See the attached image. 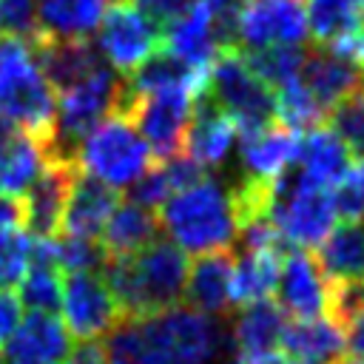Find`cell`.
<instances>
[{
    "label": "cell",
    "mask_w": 364,
    "mask_h": 364,
    "mask_svg": "<svg viewBox=\"0 0 364 364\" xmlns=\"http://www.w3.org/2000/svg\"><path fill=\"white\" fill-rule=\"evenodd\" d=\"M11 128H14V125H9L6 119H0V142H3V139H6L9 134H11Z\"/></svg>",
    "instance_id": "cell-43"
},
{
    "label": "cell",
    "mask_w": 364,
    "mask_h": 364,
    "mask_svg": "<svg viewBox=\"0 0 364 364\" xmlns=\"http://www.w3.org/2000/svg\"><path fill=\"white\" fill-rule=\"evenodd\" d=\"M57 242V262L63 273H82V270H100L105 262V253L97 239H77V236H54Z\"/></svg>",
    "instance_id": "cell-33"
},
{
    "label": "cell",
    "mask_w": 364,
    "mask_h": 364,
    "mask_svg": "<svg viewBox=\"0 0 364 364\" xmlns=\"http://www.w3.org/2000/svg\"><path fill=\"white\" fill-rule=\"evenodd\" d=\"M154 239H159L156 210L142 208V205L128 199V202H117V208L111 210L108 222L102 225L97 242H100L105 259H117V256L139 253Z\"/></svg>",
    "instance_id": "cell-24"
},
{
    "label": "cell",
    "mask_w": 364,
    "mask_h": 364,
    "mask_svg": "<svg viewBox=\"0 0 364 364\" xmlns=\"http://www.w3.org/2000/svg\"><path fill=\"white\" fill-rule=\"evenodd\" d=\"M74 338L63 318L46 310H28L0 347V364H68Z\"/></svg>",
    "instance_id": "cell-12"
},
{
    "label": "cell",
    "mask_w": 364,
    "mask_h": 364,
    "mask_svg": "<svg viewBox=\"0 0 364 364\" xmlns=\"http://www.w3.org/2000/svg\"><path fill=\"white\" fill-rule=\"evenodd\" d=\"M313 259L327 282L364 279V222L333 225L330 233L316 245Z\"/></svg>",
    "instance_id": "cell-27"
},
{
    "label": "cell",
    "mask_w": 364,
    "mask_h": 364,
    "mask_svg": "<svg viewBox=\"0 0 364 364\" xmlns=\"http://www.w3.org/2000/svg\"><path fill=\"white\" fill-rule=\"evenodd\" d=\"M23 304L17 299V290L14 287H0V347L6 344V338L14 333V327L20 324L23 318Z\"/></svg>",
    "instance_id": "cell-39"
},
{
    "label": "cell",
    "mask_w": 364,
    "mask_h": 364,
    "mask_svg": "<svg viewBox=\"0 0 364 364\" xmlns=\"http://www.w3.org/2000/svg\"><path fill=\"white\" fill-rule=\"evenodd\" d=\"M97 28V51L117 74L131 77L154 54L162 51L159 28L136 9L134 0L111 3V9L102 11Z\"/></svg>",
    "instance_id": "cell-9"
},
{
    "label": "cell",
    "mask_w": 364,
    "mask_h": 364,
    "mask_svg": "<svg viewBox=\"0 0 364 364\" xmlns=\"http://www.w3.org/2000/svg\"><path fill=\"white\" fill-rule=\"evenodd\" d=\"M236 139H239V128H236L233 117L228 111H222L208 94H202L193 102L182 154H188L205 171L208 168H222L225 159L230 156Z\"/></svg>",
    "instance_id": "cell-17"
},
{
    "label": "cell",
    "mask_w": 364,
    "mask_h": 364,
    "mask_svg": "<svg viewBox=\"0 0 364 364\" xmlns=\"http://www.w3.org/2000/svg\"><path fill=\"white\" fill-rule=\"evenodd\" d=\"M279 347L296 364H336L347 353V336L330 316L287 318Z\"/></svg>",
    "instance_id": "cell-20"
},
{
    "label": "cell",
    "mask_w": 364,
    "mask_h": 364,
    "mask_svg": "<svg viewBox=\"0 0 364 364\" xmlns=\"http://www.w3.org/2000/svg\"><path fill=\"white\" fill-rule=\"evenodd\" d=\"M136 3V9L159 28V34L188 9V3L191 0H134Z\"/></svg>",
    "instance_id": "cell-37"
},
{
    "label": "cell",
    "mask_w": 364,
    "mask_h": 364,
    "mask_svg": "<svg viewBox=\"0 0 364 364\" xmlns=\"http://www.w3.org/2000/svg\"><path fill=\"white\" fill-rule=\"evenodd\" d=\"M284 321H287V313L279 307L276 299H264V301L242 307L239 318L233 321V333H230L236 364H242L245 358H253L259 353L276 350L282 341Z\"/></svg>",
    "instance_id": "cell-26"
},
{
    "label": "cell",
    "mask_w": 364,
    "mask_h": 364,
    "mask_svg": "<svg viewBox=\"0 0 364 364\" xmlns=\"http://www.w3.org/2000/svg\"><path fill=\"white\" fill-rule=\"evenodd\" d=\"M117 202H119V193L114 188L77 171L71 191H68V199H65V208H63V216H60V233L57 236L100 239V230L108 222Z\"/></svg>",
    "instance_id": "cell-18"
},
{
    "label": "cell",
    "mask_w": 364,
    "mask_h": 364,
    "mask_svg": "<svg viewBox=\"0 0 364 364\" xmlns=\"http://www.w3.org/2000/svg\"><path fill=\"white\" fill-rule=\"evenodd\" d=\"M270 219L279 228L287 247L310 250L330 233V228L338 219L333 205V191L304 185L299 176L284 173L276 182Z\"/></svg>",
    "instance_id": "cell-8"
},
{
    "label": "cell",
    "mask_w": 364,
    "mask_h": 364,
    "mask_svg": "<svg viewBox=\"0 0 364 364\" xmlns=\"http://www.w3.org/2000/svg\"><path fill=\"white\" fill-rule=\"evenodd\" d=\"M284 250H242L233 256L230 270V304L247 307L276 296Z\"/></svg>",
    "instance_id": "cell-25"
},
{
    "label": "cell",
    "mask_w": 364,
    "mask_h": 364,
    "mask_svg": "<svg viewBox=\"0 0 364 364\" xmlns=\"http://www.w3.org/2000/svg\"><path fill=\"white\" fill-rule=\"evenodd\" d=\"M171 196V185L165 179V171L159 162H154L134 185H131V202L142 205V208H151V210H159V205Z\"/></svg>",
    "instance_id": "cell-36"
},
{
    "label": "cell",
    "mask_w": 364,
    "mask_h": 364,
    "mask_svg": "<svg viewBox=\"0 0 364 364\" xmlns=\"http://www.w3.org/2000/svg\"><path fill=\"white\" fill-rule=\"evenodd\" d=\"M242 364H296L282 347H276V350H267V353H259V355H253V358H245Z\"/></svg>",
    "instance_id": "cell-42"
},
{
    "label": "cell",
    "mask_w": 364,
    "mask_h": 364,
    "mask_svg": "<svg viewBox=\"0 0 364 364\" xmlns=\"http://www.w3.org/2000/svg\"><path fill=\"white\" fill-rule=\"evenodd\" d=\"M31 253V233H6L0 236V287H17L28 270Z\"/></svg>",
    "instance_id": "cell-34"
},
{
    "label": "cell",
    "mask_w": 364,
    "mask_h": 364,
    "mask_svg": "<svg viewBox=\"0 0 364 364\" xmlns=\"http://www.w3.org/2000/svg\"><path fill=\"white\" fill-rule=\"evenodd\" d=\"M199 97L188 85H162L151 91H128L122 85L119 108L136 125L154 162H165L185 148L193 102Z\"/></svg>",
    "instance_id": "cell-6"
},
{
    "label": "cell",
    "mask_w": 364,
    "mask_h": 364,
    "mask_svg": "<svg viewBox=\"0 0 364 364\" xmlns=\"http://www.w3.org/2000/svg\"><path fill=\"white\" fill-rule=\"evenodd\" d=\"M230 270H233V253L228 250L202 253L188 267V282L182 293L185 307L205 316L225 313L230 304Z\"/></svg>",
    "instance_id": "cell-22"
},
{
    "label": "cell",
    "mask_w": 364,
    "mask_h": 364,
    "mask_svg": "<svg viewBox=\"0 0 364 364\" xmlns=\"http://www.w3.org/2000/svg\"><path fill=\"white\" fill-rule=\"evenodd\" d=\"M333 205L341 222H364V156H353L347 173L333 188Z\"/></svg>",
    "instance_id": "cell-32"
},
{
    "label": "cell",
    "mask_w": 364,
    "mask_h": 364,
    "mask_svg": "<svg viewBox=\"0 0 364 364\" xmlns=\"http://www.w3.org/2000/svg\"><path fill=\"white\" fill-rule=\"evenodd\" d=\"M276 301L290 318H313L327 310V279L310 250L287 247L276 284Z\"/></svg>",
    "instance_id": "cell-14"
},
{
    "label": "cell",
    "mask_w": 364,
    "mask_h": 364,
    "mask_svg": "<svg viewBox=\"0 0 364 364\" xmlns=\"http://www.w3.org/2000/svg\"><path fill=\"white\" fill-rule=\"evenodd\" d=\"M188 253L173 242L154 239L131 256L105 259L100 273L122 307L125 318H145L182 304L188 282Z\"/></svg>",
    "instance_id": "cell-2"
},
{
    "label": "cell",
    "mask_w": 364,
    "mask_h": 364,
    "mask_svg": "<svg viewBox=\"0 0 364 364\" xmlns=\"http://www.w3.org/2000/svg\"><path fill=\"white\" fill-rule=\"evenodd\" d=\"M239 139H242L239 154H242L245 176L259 182H276L287 173L290 165H296L301 134L279 119H270L247 134H239Z\"/></svg>",
    "instance_id": "cell-15"
},
{
    "label": "cell",
    "mask_w": 364,
    "mask_h": 364,
    "mask_svg": "<svg viewBox=\"0 0 364 364\" xmlns=\"http://www.w3.org/2000/svg\"><path fill=\"white\" fill-rule=\"evenodd\" d=\"M307 37L316 46H330L364 26V0H310L304 6Z\"/></svg>",
    "instance_id": "cell-29"
},
{
    "label": "cell",
    "mask_w": 364,
    "mask_h": 364,
    "mask_svg": "<svg viewBox=\"0 0 364 364\" xmlns=\"http://www.w3.org/2000/svg\"><path fill=\"white\" fill-rule=\"evenodd\" d=\"M26 228V202L23 196L0 193V236L6 233H20Z\"/></svg>",
    "instance_id": "cell-38"
},
{
    "label": "cell",
    "mask_w": 364,
    "mask_h": 364,
    "mask_svg": "<svg viewBox=\"0 0 364 364\" xmlns=\"http://www.w3.org/2000/svg\"><path fill=\"white\" fill-rule=\"evenodd\" d=\"M344 336H347V350L353 353V358L364 361V310L347 324Z\"/></svg>",
    "instance_id": "cell-41"
},
{
    "label": "cell",
    "mask_w": 364,
    "mask_h": 364,
    "mask_svg": "<svg viewBox=\"0 0 364 364\" xmlns=\"http://www.w3.org/2000/svg\"><path fill=\"white\" fill-rule=\"evenodd\" d=\"M324 122L336 131V136L347 145L353 156H364V88L347 94L341 102H336Z\"/></svg>",
    "instance_id": "cell-31"
},
{
    "label": "cell",
    "mask_w": 364,
    "mask_h": 364,
    "mask_svg": "<svg viewBox=\"0 0 364 364\" xmlns=\"http://www.w3.org/2000/svg\"><path fill=\"white\" fill-rule=\"evenodd\" d=\"M350 159L353 154L347 151V145L336 136V131L327 122L307 128L304 136L299 139L296 162H299V179L304 185L333 191L347 173Z\"/></svg>",
    "instance_id": "cell-19"
},
{
    "label": "cell",
    "mask_w": 364,
    "mask_h": 364,
    "mask_svg": "<svg viewBox=\"0 0 364 364\" xmlns=\"http://www.w3.org/2000/svg\"><path fill=\"white\" fill-rule=\"evenodd\" d=\"M299 77L324 111H330L347 94L361 88V68L336 57L333 51H327L321 46H313L304 51V63H301Z\"/></svg>",
    "instance_id": "cell-23"
},
{
    "label": "cell",
    "mask_w": 364,
    "mask_h": 364,
    "mask_svg": "<svg viewBox=\"0 0 364 364\" xmlns=\"http://www.w3.org/2000/svg\"><path fill=\"white\" fill-rule=\"evenodd\" d=\"M304 51L307 48L301 46H270V48H250L242 54L262 82H267L270 88H279L282 82L301 74Z\"/></svg>",
    "instance_id": "cell-30"
},
{
    "label": "cell",
    "mask_w": 364,
    "mask_h": 364,
    "mask_svg": "<svg viewBox=\"0 0 364 364\" xmlns=\"http://www.w3.org/2000/svg\"><path fill=\"white\" fill-rule=\"evenodd\" d=\"M57 307L63 310L65 330L77 341H100L125 318L100 270L65 273Z\"/></svg>",
    "instance_id": "cell-10"
},
{
    "label": "cell",
    "mask_w": 364,
    "mask_h": 364,
    "mask_svg": "<svg viewBox=\"0 0 364 364\" xmlns=\"http://www.w3.org/2000/svg\"><path fill=\"white\" fill-rule=\"evenodd\" d=\"M222 111H228L239 128L247 134L270 119H276V94L267 82H262L253 68L247 65L242 48L225 46L210 63L208 71V91H205Z\"/></svg>",
    "instance_id": "cell-7"
},
{
    "label": "cell",
    "mask_w": 364,
    "mask_h": 364,
    "mask_svg": "<svg viewBox=\"0 0 364 364\" xmlns=\"http://www.w3.org/2000/svg\"><path fill=\"white\" fill-rule=\"evenodd\" d=\"M361 88H364V68H361Z\"/></svg>",
    "instance_id": "cell-45"
},
{
    "label": "cell",
    "mask_w": 364,
    "mask_h": 364,
    "mask_svg": "<svg viewBox=\"0 0 364 364\" xmlns=\"http://www.w3.org/2000/svg\"><path fill=\"white\" fill-rule=\"evenodd\" d=\"M77 162L71 154H54L40 176L23 193L26 202V228L37 239H54L60 233V216L77 176Z\"/></svg>",
    "instance_id": "cell-13"
},
{
    "label": "cell",
    "mask_w": 364,
    "mask_h": 364,
    "mask_svg": "<svg viewBox=\"0 0 364 364\" xmlns=\"http://www.w3.org/2000/svg\"><path fill=\"white\" fill-rule=\"evenodd\" d=\"M336 364H364V361H358V358H338Z\"/></svg>",
    "instance_id": "cell-44"
},
{
    "label": "cell",
    "mask_w": 364,
    "mask_h": 364,
    "mask_svg": "<svg viewBox=\"0 0 364 364\" xmlns=\"http://www.w3.org/2000/svg\"><path fill=\"white\" fill-rule=\"evenodd\" d=\"M54 154H60L54 142L11 128V134L0 142V193L23 196Z\"/></svg>",
    "instance_id": "cell-21"
},
{
    "label": "cell",
    "mask_w": 364,
    "mask_h": 364,
    "mask_svg": "<svg viewBox=\"0 0 364 364\" xmlns=\"http://www.w3.org/2000/svg\"><path fill=\"white\" fill-rule=\"evenodd\" d=\"M307 14L301 0H242L233 17V46L242 51L270 46H301Z\"/></svg>",
    "instance_id": "cell-11"
},
{
    "label": "cell",
    "mask_w": 364,
    "mask_h": 364,
    "mask_svg": "<svg viewBox=\"0 0 364 364\" xmlns=\"http://www.w3.org/2000/svg\"><path fill=\"white\" fill-rule=\"evenodd\" d=\"M361 43H364V26H361Z\"/></svg>",
    "instance_id": "cell-46"
},
{
    "label": "cell",
    "mask_w": 364,
    "mask_h": 364,
    "mask_svg": "<svg viewBox=\"0 0 364 364\" xmlns=\"http://www.w3.org/2000/svg\"><path fill=\"white\" fill-rule=\"evenodd\" d=\"M74 162L80 173L119 191L131 188L154 165V156L128 114L111 111L74 145Z\"/></svg>",
    "instance_id": "cell-5"
},
{
    "label": "cell",
    "mask_w": 364,
    "mask_h": 364,
    "mask_svg": "<svg viewBox=\"0 0 364 364\" xmlns=\"http://www.w3.org/2000/svg\"><path fill=\"white\" fill-rule=\"evenodd\" d=\"M43 37L88 40L100 26L105 0H34Z\"/></svg>",
    "instance_id": "cell-28"
},
{
    "label": "cell",
    "mask_w": 364,
    "mask_h": 364,
    "mask_svg": "<svg viewBox=\"0 0 364 364\" xmlns=\"http://www.w3.org/2000/svg\"><path fill=\"white\" fill-rule=\"evenodd\" d=\"M57 94L46 80L28 40L0 37V119L54 142Z\"/></svg>",
    "instance_id": "cell-4"
},
{
    "label": "cell",
    "mask_w": 364,
    "mask_h": 364,
    "mask_svg": "<svg viewBox=\"0 0 364 364\" xmlns=\"http://www.w3.org/2000/svg\"><path fill=\"white\" fill-rule=\"evenodd\" d=\"M102 344L105 364H213L222 330L216 316L176 304L145 318H122Z\"/></svg>",
    "instance_id": "cell-1"
},
{
    "label": "cell",
    "mask_w": 364,
    "mask_h": 364,
    "mask_svg": "<svg viewBox=\"0 0 364 364\" xmlns=\"http://www.w3.org/2000/svg\"><path fill=\"white\" fill-rule=\"evenodd\" d=\"M219 48H225L219 23L202 0H191L188 9L162 31V51L188 65L210 68Z\"/></svg>",
    "instance_id": "cell-16"
},
{
    "label": "cell",
    "mask_w": 364,
    "mask_h": 364,
    "mask_svg": "<svg viewBox=\"0 0 364 364\" xmlns=\"http://www.w3.org/2000/svg\"><path fill=\"white\" fill-rule=\"evenodd\" d=\"M0 28L6 34L20 37V40H37L40 37V23H37V9L34 0H0Z\"/></svg>",
    "instance_id": "cell-35"
},
{
    "label": "cell",
    "mask_w": 364,
    "mask_h": 364,
    "mask_svg": "<svg viewBox=\"0 0 364 364\" xmlns=\"http://www.w3.org/2000/svg\"><path fill=\"white\" fill-rule=\"evenodd\" d=\"M159 230L171 236V242L193 256L228 250L236 242V213L230 202V191H225L208 173L193 185L171 193L159 210Z\"/></svg>",
    "instance_id": "cell-3"
},
{
    "label": "cell",
    "mask_w": 364,
    "mask_h": 364,
    "mask_svg": "<svg viewBox=\"0 0 364 364\" xmlns=\"http://www.w3.org/2000/svg\"><path fill=\"white\" fill-rule=\"evenodd\" d=\"M202 3L213 11V17H216V23H219V31H222L225 46H233V17H236V11H239L242 0H202Z\"/></svg>",
    "instance_id": "cell-40"
}]
</instances>
